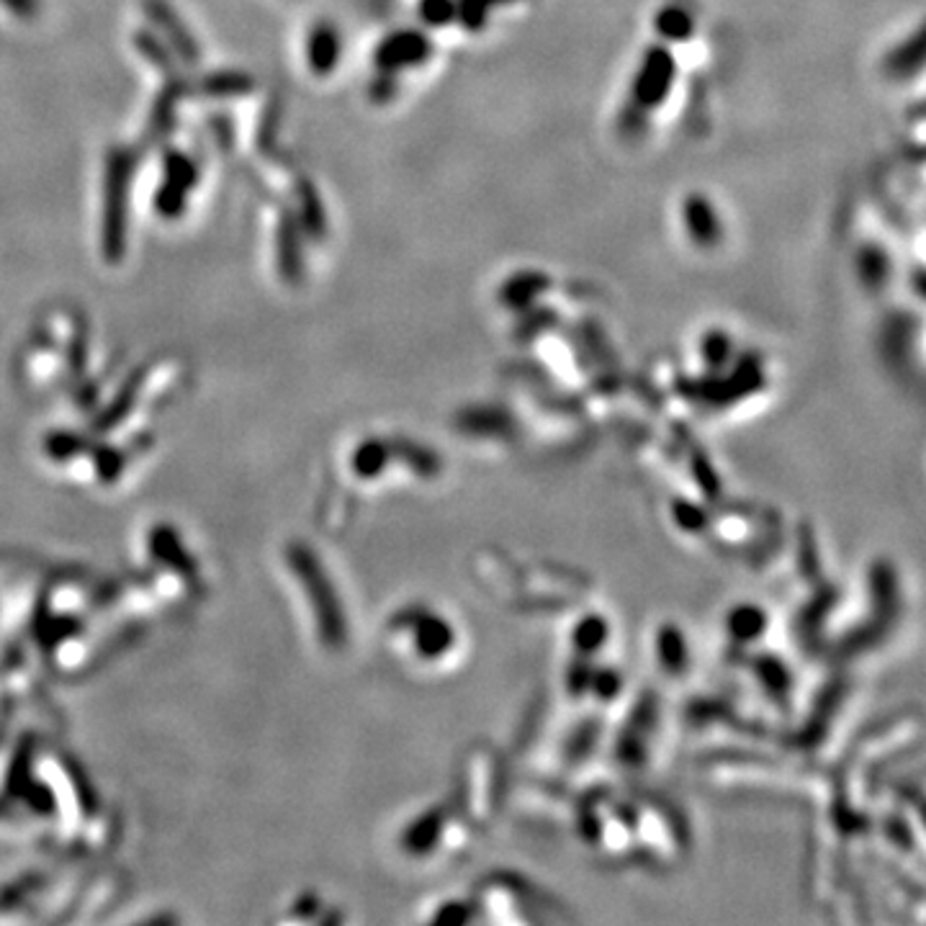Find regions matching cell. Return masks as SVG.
Here are the masks:
<instances>
[{
    "mask_svg": "<svg viewBox=\"0 0 926 926\" xmlns=\"http://www.w3.org/2000/svg\"><path fill=\"white\" fill-rule=\"evenodd\" d=\"M131 158L129 152H114L108 160L106 173V237L104 247L111 260L121 258L123 252V224H127V193H129Z\"/></svg>",
    "mask_w": 926,
    "mask_h": 926,
    "instance_id": "obj_1",
    "label": "cell"
},
{
    "mask_svg": "<svg viewBox=\"0 0 926 926\" xmlns=\"http://www.w3.org/2000/svg\"><path fill=\"white\" fill-rule=\"evenodd\" d=\"M337 34L332 31L330 26H316L312 31V36H309V46H306V57H309V65H312L316 73H330L332 67H335V60H337Z\"/></svg>",
    "mask_w": 926,
    "mask_h": 926,
    "instance_id": "obj_2",
    "label": "cell"
},
{
    "mask_svg": "<svg viewBox=\"0 0 926 926\" xmlns=\"http://www.w3.org/2000/svg\"><path fill=\"white\" fill-rule=\"evenodd\" d=\"M8 11H13L15 15H34L39 3L36 0H0Z\"/></svg>",
    "mask_w": 926,
    "mask_h": 926,
    "instance_id": "obj_3",
    "label": "cell"
}]
</instances>
